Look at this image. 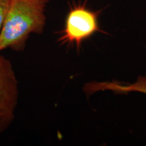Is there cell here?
I'll return each instance as SVG.
<instances>
[{
  "instance_id": "cell-1",
  "label": "cell",
  "mask_w": 146,
  "mask_h": 146,
  "mask_svg": "<svg viewBox=\"0 0 146 146\" xmlns=\"http://www.w3.org/2000/svg\"><path fill=\"white\" fill-rule=\"evenodd\" d=\"M50 0H10L0 31V54L5 49L24 52L32 34L41 35L46 25Z\"/></svg>"
},
{
  "instance_id": "cell-2",
  "label": "cell",
  "mask_w": 146,
  "mask_h": 146,
  "mask_svg": "<svg viewBox=\"0 0 146 146\" xmlns=\"http://www.w3.org/2000/svg\"><path fill=\"white\" fill-rule=\"evenodd\" d=\"M84 2L69 3V11L66 16L64 27L58 39L60 44L75 46L78 51L83 41L97 32L104 33L100 29L99 16L102 10L93 11Z\"/></svg>"
},
{
  "instance_id": "cell-3",
  "label": "cell",
  "mask_w": 146,
  "mask_h": 146,
  "mask_svg": "<svg viewBox=\"0 0 146 146\" xmlns=\"http://www.w3.org/2000/svg\"><path fill=\"white\" fill-rule=\"evenodd\" d=\"M18 98V81L13 65L0 54V135L13 123Z\"/></svg>"
},
{
  "instance_id": "cell-4",
  "label": "cell",
  "mask_w": 146,
  "mask_h": 146,
  "mask_svg": "<svg viewBox=\"0 0 146 146\" xmlns=\"http://www.w3.org/2000/svg\"><path fill=\"white\" fill-rule=\"evenodd\" d=\"M112 91L116 94H127L130 92H140L146 94V76H139L135 83L125 84L118 81L92 82L86 83L83 87V91L87 96L100 91Z\"/></svg>"
},
{
  "instance_id": "cell-5",
  "label": "cell",
  "mask_w": 146,
  "mask_h": 146,
  "mask_svg": "<svg viewBox=\"0 0 146 146\" xmlns=\"http://www.w3.org/2000/svg\"><path fill=\"white\" fill-rule=\"evenodd\" d=\"M10 0H0V31L2 28L5 16L8 12Z\"/></svg>"
}]
</instances>
